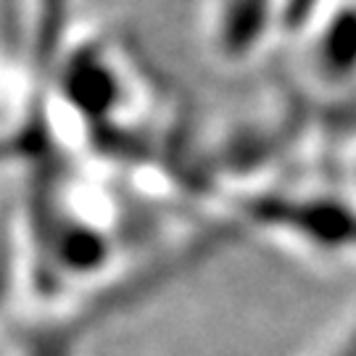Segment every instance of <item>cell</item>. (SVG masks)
<instances>
[{
    "mask_svg": "<svg viewBox=\"0 0 356 356\" xmlns=\"http://www.w3.org/2000/svg\"><path fill=\"white\" fill-rule=\"evenodd\" d=\"M8 264H11V238H8V232H3L0 235V298L6 296V288H8V280H6Z\"/></svg>",
    "mask_w": 356,
    "mask_h": 356,
    "instance_id": "6da1fadb",
    "label": "cell"
}]
</instances>
